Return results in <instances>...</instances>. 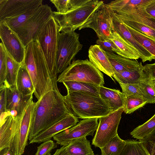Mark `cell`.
<instances>
[{"instance_id": "1", "label": "cell", "mask_w": 155, "mask_h": 155, "mask_svg": "<svg viewBox=\"0 0 155 155\" xmlns=\"http://www.w3.org/2000/svg\"><path fill=\"white\" fill-rule=\"evenodd\" d=\"M71 114L59 89L46 93L36 102L28 140Z\"/></svg>"}, {"instance_id": "2", "label": "cell", "mask_w": 155, "mask_h": 155, "mask_svg": "<svg viewBox=\"0 0 155 155\" xmlns=\"http://www.w3.org/2000/svg\"><path fill=\"white\" fill-rule=\"evenodd\" d=\"M24 64L32 80L35 89L34 94L38 100L47 92L58 89L57 79L51 76L37 39L26 46Z\"/></svg>"}, {"instance_id": "3", "label": "cell", "mask_w": 155, "mask_h": 155, "mask_svg": "<svg viewBox=\"0 0 155 155\" xmlns=\"http://www.w3.org/2000/svg\"><path fill=\"white\" fill-rule=\"evenodd\" d=\"M64 97L70 111L77 118H99L111 112L107 103L100 97L77 92L67 94Z\"/></svg>"}, {"instance_id": "4", "label": "cell", "mask_w": 155, "mask_h": 155, "mask_svg": "<svg viewBox=\"0 0 155 155\" xmlns=\"http://www.w3.org/2000/svg\"><path fill=\"white\" fill-rule=\"evenodd\" d=\"M104 4L102 1L86 0L65 13L53 12V16L57 23L59 31L80 30Z\"/></svg>"}, {"instance_id": "5", "label": "cell", "mask_w": 155, "mask_h": 155, "mask_svg": "<svg viewBox=\"0 0 155 155\" xmlns=\"http://www.w3.org/2000/svg\"><path fill=\"white\" fill-rule=\"evenodd\" d=\"M68 81L83 82L97 87L104 84L102 73L88 59L73 61L58 76V82Z\"/></svg>"}, {"instance_id": "6", "label": "cell", "mask_w": 155, "mask_h": 155, "mask_svg": "<svg viewBox=\"0 0 155 155\" xmlns=\"http://www.w3.org/2000/svg\"><path fill=\"white\" fill-rule=\"evenodd\" d=\"M79 35L75 31H59L56 57L57 74L61 73L71 64L82 45L79 41Z\"/></svg>"}, {"instance_id": "7", "label": "cell", "mask_w": 155, "mask_h": 155, "mask_svg": "<svg viewBox=\"0 0 155 155\" xmlns=\"http://www.w3.org/2000/svg\"><path fill=\"white\" fill-rule=\"evenodd\" d=\"M58 32L57 23L52 15L36 39L39 43L51 76L56 79L55 61Z\"/></svg>"}, {"instance_id": "8", "label": "cell", "mask_w": 155, "mask_h": 155, "mask_svg": "<svg viewBox=\"0 0 155 155\" xmlns=\"http://www.w3.org/2000/svg\"><path fill=\"white\" fill-rule=\"evenodd\" d=\"M51 8L42 5L17 33L25 46L35 40L41 30L53 15Z\"/></svg>"}, {"instance_id": "9", "label": "cell", "mask_w": 155, "mask_h": 155, "mask_svg": "<svg viewBox=\"0 0 155 155\" xmlns=\"http://www.w3.org/2000/svg\"><path fill=\"white\" fill-rule=\"evenodd\" d=\"M124 109L111 112L108 114L101 117L92 144L100 148L104 146L117 134V130Z\"/></svg>"}, {"instance_id": "10", "label": "cell", "mask_w": 155, "mask_h": 155, "mask_svg": "<svg viewBox=\"0 0 155 155\" xmlns=\"http://www.w3.org/2000/svg\"><path fill=\"white\" fill-rule=\"evenodd\" d=\"M89 28L96 32L98 39H111L114 31L111 10L104 4L80 30Z\"/></svg>"}, {"instance_id": "11", "label": "cell", "mask_w": 155, "mask_h": 155, "mask_svg": "<svg viewBox=\"0 0 155 155\" xmlns=\"http://www.w3.org/2000/svg\"><path fill=\"white\" fill-rule=\"evenodd\" d=\"M98 119H83L75 125L55 135L53 139L57 144L66 146L75 139L93 136L98 127Z\"/></svg>"}, {"instance_id": "12", "label": "cell", "mask_w": 155, "mask_h": 155, "mask_svg": "<svg viewBox=\"0 0 155 155\" xmlns=\"http://www.w3.org/2000/svg\"><path fill=\"white\" fill-rule=\"evenodd\" d=\"M36 102L33 100L26 107L22 116L19 129L9 149L13 155H21L28 144L32 124V118Z\"/></svg>"}, {"instance_id": "13", "label": "cell", "mask_w": 155, "mask_h": 155, "mask_svg": "<svg viewBox=\"0 0 155 155\" xmlns=\"http://www.w3.org/2000/svg\"><path fill=\"white\" fill-rule=\"evenodd\" d=\"M0 37L6 51L19 63H24L26 47L18 34L3 21H0Z\"/></svg>"}, {"instance_id": "14", "label": "cell", "mask_w": 155, "mask_h": 155, "mask_svg": "<svg viewBox=\"0 0 155 155\" xmlns=\"http://www.w3.org/2000/svg\"><path fill=\"white\" fill-rule=\"evenodd\" d=\"M42 0H0V21L39 7Z\"/></svg>"}, {"instance_id": "15", "label": "cell", "mask_w": 155, "mask_h": 155, "mask_svg": "<svg viewBox=\"0 0 155 155\" xmlns=\"http://www.w3.org/2000/svg\"><path fill=\"white\" fill-rule=\"evenodd\" d=\"M7 112L12 116L21 117L28 105L33 100V95L25 96L17 89L16 85L6 88Z\"/></svg>"}, {"instance_id": "16", "label": "cell", "mask_w": 155, "mask_h": 155, "mask_svg": "<svg viewBox=\"0 0 155 155\" xmlns=\"http://www.w3.org/2000/svg\"><path fill=\"white\" fill-rule=\"evenodd\" d=\"M114 31L119 34L129 44L134 47L139 52L143 63L153 60L151 54L134 38L125 24L115 15L111 9Z\"/></svg>"}, {"instance_id": "17", "label": "cell", "mask_w": 155, "mask_h": 155, "mask_svg": "<svg viewBox=\"0 0 155 155\" xmlns=\"http://www.w3.org/2000/svg\"><path fill=\"white\" fill-rule=\"evenodd\" d=\"M78 118L70 114L41 131L29 142V143H40L49 140L55 135L76 125Z\"/></svg>"}, {"instance_id": "18", "label": "cell", "mask_w": 155, "mask_h": 155, "mask_svg": "<svg viewBox=\"0 0 155 155\" xmlns=\"http://www.w3.org/2000/svg\"><path fill=\"white\" fill-rule=\"evenodd\" d=\"M22 116L15 117L9 114L0 122V151L10 148L19 127Z\"/></svg>"}, {"instance_id": "19", "label": "cell", "mask_w": 155, "mask_h": 155, "mask_svg": "<svg viewBox=\"0 0 155 155\" xmlns=\"http://www.w3.org/2000/svg\"><path fill=\"white\" fill-rule=\"evenodd\" d=\"M88 53L90 62L100 71L112 79L114 72L106 52L96 44L90 47Z\"/></svg>"}, {"instance_id": "20", "label": "cell", "mask_w": 155, "mask_h": 155, "mask_svg": "<svg viewBox=\"0 0 155 155\" xmlns=\"http://www.w3.org/2000/svg\"><path fill=\"white\" fill-rule=\"evenodd\" d=\"M99 95L108 105L111 112L124 108L126 96L119 90L101 86L98 87Z\"/></svg>"}, {"instance_id": "21", "label": "cell", "mask_w": 155, "mask_h": 155, "mask_svg": "<svg viewBox=\"0 0 155 155\" xmlns=\"http://www.w3.org/2000/svg\"><path fill=\"white\" fill-rule=\"evenodd\" d=\"M114 12L115 16L120 19L138 22L155 31V18L147 13L145 8H132L119 13Z\"/></svg>"}, {"instance_id": "22", "label": "cell", "mask_w": 155, "mask_h": 155, "mask_svg": "<svg viewBox=\"0 0 155 155\" xmlns=\"http://www.w3.org/2000/svg\"><path fill=\"white\" fill-rule=\"evenodd\" d=\"M62 155H93L90 142L86 137L75 139L66 146L58 149Z\"/></svg>"}, {"instance_id": "23", "label": "cell", "mask_w": 155, "mask_h": 155, "mask_svg": "<svg viewBox=\"0 0 155 155\" xmlns=\"http://www.w3.org/2000/svg\"><path fill=\"white\" fill-rule=\"evenodd\" d=\"M115 73L131 71L142 68L141 62L130 59L116 54L114 52H106Z\"/></svg>"}, {"instance_id": "24", "label": "cell", "mask_w": 155, "mask_h": 155, "mask_svg": "<svg viewBox=\"0 0 155 155\" xmlns=\"http://www.w3.org/2000/svg\"><path fill=\"white\" fill-rule=\"evenodd\" d=\"M16 85L18 90L25 96L33 95L35 89L29 73L24 64H21L18 74Z\"/></svg>"}, {"instance_id": "25", "label": "cell", "mask_w": 155, "mask_h": 155, "mask_svg": "<svg viewBox=\"0 0 155 155\" xmlns=\"http://www.w3.org/2000/svg\"><path fill=\"white\" fill-rule=\"evenodd\" d=\"M152 0H116L110 2L107 5L114 12L119 13L132 8H145Z\"/></svg>"}, {"instance_id": "26", "label": "cell", "mask_w": 155, "mask_h": 155, "mask_svg": "<svg viewBox=\"0 0 155 155\" xmlns=\"http://www.w3.org/2000/svg\"><path fill=\"white\" fill-rule=\"evenodd\" d=\"M143 68L131 71L115 73L113 77L119 83H138L142 80L148 77L143 71Z\"/></svg>"}, {"instance_id": "27", "label": "cell", "mask_w": 155, "mask_h": 155, "mask_svg": "<svg viewBox=\"0 0 155 155\" xmlns=\"http://www.w3.org/2000/svg\"><path fill=\"white\" fill-rule=\"evenodd\" d=\"M111 39L120 51L123 57L135 60L140 58L138 51L116 32H113Z\"/></svg>"}, {"instance_id": "28", "label": "cell", "mask_w": 155, "mask_h": 155, "mask_svg": "<svg viewBox=\"0 0 155 155\" xmlns=\"http://www.w3.org/2000/svg\"><path fill=\"white\" fill-rule=\"evenodd\" d=\"M6 52V72L3 85L5 87L8 88L16 85L18 74L21 64L15 61L7 51Z\"/></svg>"}, {"instance_id": "29", "label": "cell", "mask_w": 155, "mask_h": 155, "mask_svg": "<svg viewBox=\"0 0 155 155\" xmlns=\"http://www.w3.org/2000/svg\"><path fill=\"white\" fill-rule=\"evenodd\" d=\"M66 87L67 94L77 92L85 93L100 97L98 87L83 82L68 81L63 83Z\"/></svg>"}, {"instance_id": "30", "label": "cell", "mask_w": 155, "mask_h": 155, "mask_svg": "<svg viewBox=\"0 0 155 155\" xmlns=\"http://www.w3.org/2000/svg\"><path fill=\"white\" fill-rule=\"evenodd\" d=\"M126 144L119 155H150L143 140H126Z\"/></svg>"}, {"instance_id": "31", "label": "cell", "mask_w": 155, "mask_h": 155, "mask_svg": "<svg viewBox=\"0 0 155 155\" xmlns=\"http://www.w3.org/2000/svg\"><path fill=\"white\" fill-rule=\"evenodd\" d=\"M155 132V114L143 124L139 126L130 133L132 137L143 140Z\"/></svg>"}, {"instance_id": "32", "label": "cell", "mask_w": 155, "mask_h": 155, "mask_svg": "<svg viewBox=\"0 0 155 155\" xmlns=\"http://www.w3.org/2000/svg\"><path fill=\"white\" fill-rule=\"evenodd\" d=\"M125 24L136 41L151 54L153 59L155 60V38L146 35Z\"/></svg>"}, {"instance_id": "33", "label": "cell", "mask_w": 155, "mask_h": 155, "mask_svg": "<svg viewBox=\"0 0 155 155\" xmlns=\"http://www.w3.org/2000/svg\"><path fill=\"white\" fill-rule=\"evenodd\" d=\"M38 8L28 11L17 16L5 19L2 21L5 22L12 29L17 33L28 20L36 12Z\"/></svg>"}, {"instance_id": "34", "label": "cell", "mask_w": 155, "mask_h": 155, "mask_svg": "<svg viewBox=\"0 0 155 155\" xmlns=\"http://www.w3.org/2000/svg\"><path fill=\"white\" fill-rule=\"evenodd\" d=\"M126 144V140L121 139L117 134L100 148L101 155H119Z\"/></svg>"}, {"instance_id": "35", "label": "cell", "mask_w": 155, "mask_h": 155, "mask_svg": "<svg viewBox=\"0 0 155 155\" xmlns=\"http://www.w3.org/2000/svg\"><path fill=\"white\" fill-rule=\"evenodd\" d=\"M139 84L143 97L147 104L155 103V89L153 80L148 77L141 81Z\"/></svg>"}, {"instance_id": "36", "label": "cell", "mask_w": 155, "mask_h": 155, "mask_svg": "<svg viewBox=\"0 0 155 155\" xmlns=\"http://www.w3.org/2000/svg\"><path fill=\"white\" fill-rule=\"evenodd\" d=\"M147 101L143 97L134 95L126 97L124 112L126 114H130L144 106Z\"/></svg>"}, {"instance_id": "37", "label": "cell", "mask_w": 155, "mask_h": 155, "mask_svg": "<svg viewBox=\"0 0 155 155\" xmlns=\"http://www.w3.org/2000/svg\"><path fill=\"white\" fill-rule=\"evenodd\" d=\"M119 19L125 24L137 31L155 38V31L148 26L138 22L125 19Z\"/></svg>"}, {"instance_id": "38", "label": "cell", "mask_w": 155, "mask_h": 155, "mask_svg": "<svg viewBox=\"0 0 155 155\" xmlns=\"http://www.w3.org/2000/svg\"><path fill=\"white\" fill-rule=\"evenodd\" d=\"M55 6L58 12L64 13L78 4L77 0H51L50 1Z\"/></svg>"}, {"instance_id": "39", "label": "cell", "mask_w": 155, "mask_h": 155, "mask_svg": "<svg viewBox=\"0 0 155 155\" xmlns=\"http://www.w3.org/2000/svg\"><path fill=\"white\" fill-rule=\"evenodd\" d=\"M119 83L122 90V92L126 97L130 95H134L143 98L139 83Z\"/></svg>"}, {"instance_id": "40", "label": "cell", "mask_w": 155, "mask_h": 155, "mask_svg": "<svg viewBox=\"0 0 155 155\" xmlns=\"http://www.w3.org/2000/svg\"><path fill=\"white\" fill-rule=\"evenodd\" d=\"M7 68V52L2 42L0 44V86L3 85Z\"/></svg>"}, {"instance_id": "41", "label": "cell", "mask_w": 155, "mask_h": 155, "mask_svg": "<svg viewBox=\"0 0 155 155\" xmlns=\"http://www.w3.org/2000/svg\"><path fill=\"white\" fill-rule=\"evenodd\" d=\"M96 43L106 52H115L117 54L123 56L120 51L111 39L101 40L98 39Z\"/></svg>"}, {"instance_id": "42", "label": "cell", "mask_w": 155, "mask_h": 155, "mask_svg": "<svg viewBox=\"0 0 155 155\" xmlns=\"http://www.w3.org/2000/svg\"><path fill=\"white\" fill-rule=\"evenodd\" d=\"M43 143L37 147L35 155H46L57 147V144L51 140Z\"/></svg>"}, {"instance_id": "43", "label": "cell", "mask_w": 155, "mask_h": 155, "mask_svg": "<svg viewBox=\"0 0 155 155\" xmlns=\"http://www.w3.org/2000/svg\"><path fill=\"white\" fill-rule=\"evenodd\" d=\"M5 87L4 85L0 87V113L4 114L7 112Z\"/></svg>"}, {"instance_id": "44", "label": "cell", "mask_w": 155, "mask_h": 155, "mask_svg": "<svg viewBox=\"0 0 155 155\" xmlns=\"http://www.w3.org/2000/svg\"><path fill=\"white\" fill-rule=\"evenodd\" d=\"M143 70L150 79H155V63L143 66Z\"/></svg>"}, {"instance_id": "45", "label": "cell", "mask_w": 155, "mask_h": 155, "mask_svg": "<svg viewBox=\"0 0 155 155\" xmlns=\"http://www.w3.org/2000/svg\"><path fill=\"white\" fill-rule=\"evenodd\" d=\"M147 13L152 17L155 18V0L149 4L145 8Z\"/></svg>"}, {"instance_id": "46", "label": "cell", "mask_w": 155, "mask_h": 155, "mask_svg": "<svg viewBox=\"0 0 155 155\" xmlns=\"http://www.w3.org/2000/svg\"><path fill=\"white\" fill-rule=\"evenodd\" d=\"M144 141L150 155H155V140H150L148 142Z\"/></svg>"}, {"instance_id": "47", "label": "cell", "mask_w": 155, "mask_h": 155, "mask_svg": "<svg viewBox=\"0 0 155 155\" xmlns=\"http://www.w3.org/2000/svg\"><path fill=\"white\" fill-rule=\"evenodd\" d=\"M0 155H13L9 148H5L0 151Z\"/></svg>"}, {"instance_id": "48", "label": "cell", "mask_w": 155, "mask_h": 155, "mask_svg": "<svg viewBox=\"0 0 155 155\" xmlns=\"http://www.w3.org/2000/svg\"><path fill=\"white\" fill-rule=\"evenodd\" d=\"M53 155H62L60 154L58 150L57 149Z\"/></svg>"}, {"instance_id": "49", "label": "cell", "mask_w": 155, "mask_h": 155, "mask_svg": "<svg viewBox=\"0 0 155 155\" xmlns=\"http://www.w3.org/2000/svg\"><path fill=\"white\" fill-rule=\"evenodd\" d=\"M153 84L154 87L155 89V79L153 80Z\"/></svg>"}, {"instance_id": "50", "label": "cell", "mask_w": 155, "mask_h": 155, "mask_svg": "<svg viewBox=\"0 0 155 155\" xmlns=\"http://www.w3.org/2000/svg\"><path fill=\"white\" fill-rule=\"evenodd\" d=\"M46 155H51V154L50 153Z\"/></svg>"}, {"instance_id": "51", "label": "cell", "mask_w": 155, "mask_h": 155, "mask_svg": "<svg viewBox=\"0 0 155 155\" xmlns=\"http://www.w3.org/2000/svg\"><path fill=\"white\" fill-rule=\"evenodd\" d=\"M93 155H98V154H93Z\"/></svg>"}, {"instance_id": "52", "label": "cell", "mask_w": 155, "mask_h": 155, "mask_svg": "<svg viewBox=\"0 0 155 155\" xmlns=\"http://www.w3.org/2000/svg\"></svg>"}]
</instances>
